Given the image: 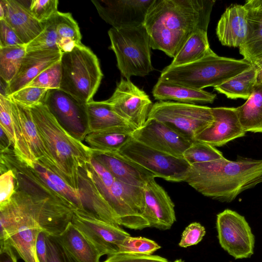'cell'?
Masks as SVG:
<instances>
[{"instance_id": "d6a6232c", "label": "cell", "mask_w": 262, "mask_h": 262, "mask_svg": "<svg viewBox=\"0 0 262 262\" xmlns=\"http://www.w3.org/2000/svg\"><path fill=\"white\" fill-rule=\"evenodd\" d=\"M257 72L254 66L224 83L214 90L232 99H247L257 83Z\"/></svg>"}, {"instance_id": "d6986e66", "label": "cell", "mask_w": 262, "mask_h": 262, "mask_svg": "<svg viewBox=\"0 0 262 262\" xmlns=\"http://www.w3.org/2000/svg\"><path fill=\"white\" fill-rule=\"evenodd\" d=\"M92 156L116 179L129 185L144 187L152 178V173L125 158L118 151L92 149Z\"/></svg>"}, {"instance_id": "836d02e7", "label": "cell", "mask_w": 262, "mask_h": 262, "mask_svg": "<svg viewBox=\"0 0 262 262\" xmlns=\"http://www.w3.org/2000/svg\"><path fill=\"white\" fill-rule=\"evenodd\" d=\"M54 18L58 36L57 45L61 53L69 52L75 46L82 44L79 27L70 13L58 11Z\"/></svg>"}, {"instance_id": "c3c4849f", "label": "cell", "mask_w": 262, "mask_h": 262, "mask_svg": "<svg viewBox=\"0 0 262 262\" xmlns=\"http://www.w3.org/2000/svg\"><path fill=\"white\" fill-rule=\"evenodd\" d=\"M13 249L7 243H1L0 262H17Z\"/></svg>"}, {"instance_id": "f5cc1de1", "label": "cell", "mask_w": 262, "mask_h": 262, "mask_svg": "<svg viewBox=\"0 0 262 262\" xmlns=\"http://www.w3.org/2000/svg\"><path fill=\"white\" fill-rule=\"evenodd\" d=\"M173 262H184L183 260L181 259H178L174 260Z\"/></svg>"}, {"instance_id": "7bdbcfd3", "label": "cell", "mask_w": 262, "mask_h": 262, "mask_svg": "<svg viewBox=\"0 0 262 262\" xmlns=\"http://www.w3.org/2000/svg\"><path fill=\"white\" fill-rule=\"evenodd\" d=\"M205 228L200 223L193 222L190 224L183 231L179 245L187 248L197 245L205 235Z\"/></svg>"}, {"instance_id": "2e32d148", "label": "cell", "mask_w": 262, "mask_h": 262, "mask_svg": "<svg viewBox=\"0 0 262 262\" xmlns=\"http://www.w3.org/2000/svg\"><path fill=\"white\" fill-rule=\"evenodd\" d=\"M154 0H92L100 17L115 29L144 25Z\"/></svg>"}, {"instance_id": "8fae6325", "label": "cell", "mask_w": 262, "mask_h": 262, "mask_svg": "<svg viewBox=\"0 0 262 262\" xmlns=\"http://www.w3.org/2000/svg\"><path fill=\"white\" fill-rule=\"evenodd\" d=\"M43 104L71 136L84 140L90 133L86 104L60 89L49 90Z\"/></svg>"}, {"instance_id": "8992f818", "label": "cell", "mask_w": 262, "mask_h": 262, "mask_svg": "<svg viewBox=\"0 0 262 262\" xmlns=\"http://www.w3.org/2000/svg\"><path fill=\"white\" fill-rule=\"evenodd\" d=\"M60 90L86 104L93 100L103 77L99 60L82 43L62 53Z\"/></svg>"}, {"instance_id": "4dcf8cb0", "label": "cell", "mask_w": 262, "mask_h": 262, "mask_svg": "<svg viewBox=\"0 0 262 262\" xmlns=\"http://www.w3.org/2000/svg\"><path fill=\"white\" fill-rule=\"evenodd\" d=\"M86 104L90 133L120 126L134 128L116 113L106 100H93Z\"/></svg>"}, {"instance_id": "ee69618b", "label": "cell", "mask_w": 262, "mask_h": 262, "mask_svg": "<svg viewBox=\"0 0 262 262\" xmlns=\"http://www.w3.org/2000/svg\"><path fill=\"white\" fill-rule=\"evenodd\" d=\"M0 191V207H2L10 202L15 191V175L12 170H8L1 174Z\"/></svg>"}, {"instance_id": "f35d334b", "label": "cell", "mask_w": 262, "mask_h": 262, "mask_svg": "<svg viewBox=\"0 0 262 262\" xmlns=\"http://www.w3.org/2000/svg\"><path fill=\"white\" fill-rule=\"evenodd\" d=\"M47 89L38 87H25L9 96L14 102L26 107L31 108L43 103Z\"/></svg>"}, {"instance_id": "4316f807", "label": "cell", "mask_w": 262, "mask_h": 262, "mask_svg": "<svg viewBox=\"0 0 262 262\" xmlns=\"http://www.w3.org/2000/svg\"><path fill=\"white\" fill-rule=\"evenodd\" d=\"M55 237L78 262H100L102 256L72 222Z\"/></svg>"}, {"instance_id": "7dc6e473", "label": "cell", "mask_w": 262, "mask_h": 262, "mask_svg": "<svg viewBox=\"0 0 262 262\" xmlns=\"http://www.w3.org/2000/svg\"><path fill=\"white\" fill-rule=\"evenodd\" d=\"M46 234L40 231L36 243V254L38 262H48Z\"/></svg>"}, {"instance_id": "7402d4cb", "label": "cell", "mask_w": 262, "mask_h": 262, "mask_svg": "<svg viewBox=\"0 0 262 262\" xmlns=\"http://www.w3.org/2000/svg\"><path fill=\"white\" fill-rule=\"evenodd\" d=\"M248 11L245 5L232 4L226 8L217 24L216 34L222 45L239 47L248 34Z\"/></svg>"}, {"instance_id": "bcb514c9", "label": "cell", "mask_w": 262, "mask_h": 262, "mask_svg": "<svg viewBox=\"0 0 262 262\" xmlns=\"http://www.w3.org/2000/svg\"><path fill=\"white\" fill-rule=\"evenodd\" d=\"M25 45L5 19H0V48Z\"/></svg>"}, {"instance_id": "ac0fdd59", "label": "cell", "mask_w": 262, "mask_h": 262, "mask_svg": "<svg viewBox=\"0 0 262 262\" xmlns=\"http://www.w3.org/2000/svg\"><path fill=\"white\" fill-rule=\"evenodd\" d=\"M144 216L150 227L161 230L171 228L176 221L174 204L164 189L152 178L143 187Z\"/></svg>"}, {"instance_id": "ffe728a7", "label": "cell", "mask_w": 262, "mask_h": 262, "mask_svg": "<svg viewBox=\"0 0 262 262\" xmlns=\"http://www.w3.org/2000/svg\"><path fill=\"white\" fill-rule=\"evenodd\" d=\"M59 49L26 52L14 78L6 86V96L26 87L42 71L60 60Z\"/></svg>"}, {"instance_id": "e575fe53", "label": "cell", "mask_w": 262, "mask_h": 262, "mask_svg": "<svg viewBox=\"0 0 262 262\" xmlns=\"http://www.w3.org/2000/svg\"><path fill=\"white\" fill-rule=\"evenodd\" d=\"M26 52V45L0 48V76L7 84L16 75Z\"/></svg>"}, {"instance_id": "30bf717a", "label": "cell", "mask_w": 262, "mask_h": 262, "mask_svg": "<svg viewBox=\"0 0 262 262\" xmlns=\"http://www.w3.org/2000/svg\"><path fill=\"white\" fill-rule=\"evenodd\" d=\"M125 158L166 181L184 182L190 164L177 157L148 147L133 137L118 151Z\"/></svg>"}, {"instance_id": "277c9868", "label": "cell", "mask_w": 262, "mask_h": 262, "mask_svg": "<svg viewBox=\"0 0 262 262\" xmlns=\"http://www.w3.org/2000/svg\"><path fill=\"white\" fill-rule=\"evenodd\" d=\"M87 166L99 192L113 211L118 225L140 230L150 227L144 216L143 187L117 180L92 156Z\"/></svg>"}, {"instance_id": "db71d44e", "label": "cell", "mask_w": 262, "mask_h": 262, "mask_svg": "<svg viewBox=\"0 0 262 262\" xmlns=\"http://www.w3.org/2000/svg\"><path fill=\"white\" fill-rule=\"evenodd\" d=\"M261 3H262V0H261Z\"/></svg>"}, {"instance_id": "d4e9b609", "label": "cell", "mask_w": 262, "mask_h": 262, "mask_svg": "<svg viewBox=\"0 0 262 262\" xmlns=\"http://www.w3.org/2000/svg\"><path fill=\"white\" fill-rule=\"evenodd\" d=\"M5 20L14 30L25 45L36 38L43 30L45 23L36 19L29 7L19 1L5 0Z\"/></svg>"}, {"instance_id": "5bb4252c", "label": "cell", "mask_w": 262, "mask_h": 262, "mask_svg": "<svg viewBox=\"0 0 262 262\" xmlns=\"http://www.w3.org/2000/svg\"><path fill=\"white\" fill-rule=\"evenodd\" d=\"M73 225L101 256L118 253L124 239L130 234L119 225L91 217L75 211Z\"/></svg>"}, {"instance_id": "ba28073f", "label": "cell", "mask_w": 262, "mask_h": 262, "mask_svg": "<svg viewBox=\"0 0 262 262\" xmlns=\"http://www.w3.org/2000/svg\"><path fill=\"white\" fill-rule=\"evenodd\" d=\"M111 49L122 76L129 79L133 76L144 77L154 70L151 60L149 35L144 25L108 31Z\"/></svg>"}, {"instance_id": "74e56055", "label": "cell", "mask_w": 262, "mask_h": 262, "mask_svg": "<svg viewBox=\"0 0 262 262\" xmlns=\"http://www.w3.org/2000/svg\"><path fill=\"white\" fill-rule=\"evenodd\" d=\"M160 248L161 246L152 240L129 235L120 245L118 252L136 255H150Z\"/></svg>"}, {"instance_id": "e0dca14e", "label": "cell", "mask_w": 262, "mask_h": 262, "mask_svg": "<svg viewBox=\"0 0 262 262\" xmlns=\"http://www.w3.org/2000/svg\"><path fill=\"white\" fill-rule=\"evenodd\" d=\"M212 113V123L197 135L194 140L221 147L245 136L246 132L239 121L236 107H213Z\"/></svg>"}, {"instance_id": "cb8c5ba5", "label": "cell", "mask_w": 262, "mask_h": 262, "mask_svg": "<svg viewBox=\"0 0 262 262\" xmlns=\"http://www.w3.org/2000/svg\"><path fill=\"white\" fill-rule=\"evenodd\" d=\"M248 11V34L239 52L254 65L262 60V3L261 0L247 1L244 4Z\"/></svg>"}, {"instance_id": "6da1fadb", "label": "cell", "mask_w": 262, "mask_h": 262, "mask_svg": "<svg viewBox=\"0 0 262 262\" xmlns=\"http://www.w3.org/2000/svg\"><path fill=\"white\" fill-rule=\"evenodd\" d=\"M214 0H154L144 25L151 48L174 58L198 29L207 30Z\"/></svg>"}, {"instance_id": "83f0119b", "label": "cell", "mask_w": 262, "mask_h": 262, "mask_svg": "<svg viewBox=\"0 0 262 262\" xmlns=\"http://www.w3.org/2000/svg\"><path fill=\"white\" fill-rule=\"evenodd\" d=\"M130 126H116L89 133L84 141L93 150L119 151L132 137Z\"/></svg>"}, {"instance_id": "3957f363", "label": "cell", "mask_w": 262, "mask_h": 262, "mask_svg": "<svg viewBox=\"0 0 262 262\" xmlns=\"http://www.w3.org/2000/svg\"><path fill=\"white\" fill-rule=\"evenodd\" d=\"M31 112L45 146L60 175L78 190L79 169L90 161L92 149L71 136L43 103Z\"/></svg>"}, {"instance_id": "484cf974", "label": "cell", "mask_w": 262, "mask_h": 262, "mask_svg": "<svg viewBox=\"0 0 262 262\" xmlns=\"http://www.w3.org/2000/svg\"><path fill=\"white\" fill-rule=\"evenodd\" d=\"M152 94L159 101L173 100L177 102L194 104L212 103L216 94L203 90H197L174 83L159 78L155 85Z\"/></svg>"}, {"instance_id": "f907efd6", "label": "cell", "mask_w": 262, "mask_h": 262, "mask_svg": "<svg viewBox=\"0 0 262 262\" xmlns=\"http://www.w3.org/2000/svg\"><path fill=\"white\" fill-rule=\"evenodd\" d=\"M255 67L257 72V83L262 82V60L253 65Z\"/></svg>"}, {"instance_id": "f6af8a7d", "label": "cell", "mask_w": 262, "mask_h": 262, "mask_svg": "<svg viewBox=\"0 0 262 262\" xmlns=\"http://www.w3.org/2000/svg\"><path fill=\"white\" fill-rule=\"evenodd\" d=\"M103 262H170L166 258L156 255H136L116 253L107 256Z\"/></svg>"}, {"instance_id": "816d5d0a", "label": "cell", "mask_w": 262, "mask_h": 262, "mask_svg": "<svg viewBox=\"0 0 262 262\" xmlns=\"http://www.w3.org/2000/svg\"><path fill=\"white\" fill-rule=\"evenodd\" d=\"M6 15V2L5 0L0 2V19H4Z\"/></svg>"}, {"instance_id": "8d00e7d4", "label": "cell", "mask_w": 262, "mask_h": 262, "mask_svg": "<svg viewBox=\"0 0 262 262\" xmlns=\"http://www.w3.org/2000/svg\"><path fill=\"white\" fill-rule=\"evenodd\" d=\"M58 36L54 16L45 23L42 31L30 42L26 45V52L59 49Z\"/></svg>"}, {"instance_id": "5b68a950", "label": "cell", "mask_w": 262, "mask_h": 262, "mask_svg": "<svg viewBox=\"0 0 262 262\" xmlns=\"http://www.w3.org/2000/svg\"><path fill=\"white\" fill-rule=\"evenodd\" d=\"M244 59L222 57L213 52L186 65L165 67L159 78L197 90L215 87L252 67Z\"/></svg>"}, {"instance_id": "681fc988", "label": "cell", "mask_w": 262, "mask_h": 262, "mask_svg": "<svg viewBox=\"0 0 262 262\" xmlns=\"http://www.w3.org/2000/svg\"><path fill=\"white\" fill-rule=\"evenodd\" d=\"M0 150L4 152L10 148L12 143L5 131L0 127Z\"/></svg>"}, {"instance_id": "f1b7e54d", "label": "cell", "mask_w": 262, "mask_h": 262, "mask_svg": "<svg viewBox=\"0 0 262 262\" xmlns=\"http://www.w3.org/2000/svg\"><path fill=\"white\" fill-rule=\"evenodd\" d=\"M12 101L14 104L26 142L32 156L35 160L49 162L56 167L45 146L30 108Z\"/></svg>"}, {"instance_id": "603a6c76", "label": "cell", "mask_w": 262, "mask_h": 262, "mask_svg": "<svg viewBox=\"0 0 262 262\" xmlns=\"http://www.w3.org/2000/svg\"><path fill=\"white\" fill-rule=\"evenodd\" d=\"M27 165L50 189L72 206L75 211H83L79 191L66 181L54 165L39 160H35Z\"/></svg>"}, {"instance_id": "1f68e13d", "label": "cell", "mask_w": 262, "mask_h": 262, "mask_svg": "<svg viewBox=\"0 0 262 262\" xmlns=\"http://www.w3.org/2000/svg\"><path fill=\"white\" fill-rule=\"evenodd\" d=\"M236 110L246 132L262 133V82L255 84L251 96Z\"/></svg>"}, {"instance_id": "7c38bea8", "label": "cell", "mask_w": 262, "mask_h": 262, "mask_svg": "<svg viewBox=\"0 0 262 262\" xmlns=\"http://www.w3.org/2000/svg\"><path fill=\"white\" fill-rule=\"evenodd\" d=\"M216 229L220 245L235 259L253 254L254 236L244 216L225 209L217 215Z\"/></svg>"}, {"instance_id": "f546056e", "label": "cell", "mask_w": 262, "mask_h": 262, "mask_svg": "<svg viewBox=\"0 0 262 262\" xmlns=\"http://www.w3.org/2000/svg\"><path fill=\"white\" fill-rule=\"evenodd\" d=\"M213 52L209 46L207 30L198 29L187 39L168 66L174 67L191 63Z\"/></svg>"}, {"instance_id": "d590c367", "label": "cell", "mask_w": 262, "mask_h": 262, "mask_svg": "<svg viewBox=\"0 0 262 262\" xmlns=\"http://www.w3.org/2000/svg\"><path fill=\"white\" fill-rule=\"evenodd\" d=\"M183 158L191 165L212 161L224 157L215 147L204 142L194 140L184 151Z\"/></svg>"}, {"instance_id": "7a4b0ae2", "label": "cell", "mask_w": 262, "mask_h": 262, "mask_svg": "<svg viewBox=\"0 0 262 262\" xmlns=\"http://www.w3.org/2000/svg\"><path fill=\"white\" fill-rule=\"evenodd\" d=\"M184 182L204 196L229 203L262 183V160L230 161L224 157L194 163Z\"/></svg>"}, {"instance_id": "4fadbf2b", "label": "cell", "mask_w": 262, "mask_h": 262, "mask_svg": "<svg viewBox=\"0 0 262 262\" xmlns=\"http://www.w3.org/2000/svg\"><path fill=\"white\" fill-rule=\"evenodd\" d=\"M114 111L135 129L145 123L152 105L149 96L129 79L122 78L106 100Z\"/></svg>"}, {"instance_id": "9a60e30c", "label": "cell", "mask_w": 262, "mask_h": 262, "mask_svg": "<svg viewBox=\"0 0 262 262\" xmlns=\"http://www.w3.org/2000/svg\"><path fill=\"white\" fill-rule=\"evenodd\" d=\"M132 136L148 147L177 157H183L193 142L155 119H147L142 127L133 132Z\"/></svg>"}, {"instance_id": "60d3db41", "label": "cell", "mask_w": 262, "mask_h": 262, "mask_svg": "<svg viewBox=\"0 0 262 262\" xmlns=\"http://www.w3.org/2000/svg\"><path fill=\"white\" fill-rule=\"evenodd\" d=\"M57 0H32L29 9L38 21L45 23L52 18L58 11Z\"/></svg>"}, {"instance_id": "52a82bcc", "label": "cell", "mask_w": 262, "mask_h": 262, "mask_svg": "<svg viewBox=\"0 0 262 262\" xmlns=\"http://www.w3.org/2000/svg\"><path fill=\"white\" fill-rule=\"evenodd\" d=\"M0 224L1 243H7L25 262H38L36 243L42 230L30 209L12 198L0 207Z\"/></svg>"}, {"instance_id": "9c48e42d", "label": "cell", "mask_w": 262, "mask_h": 262, "mask_svg": "<svg viewBox=\"0 0 262 262\" xmlns=\"http://www.w3.org/2000/svg\"><path fill=\"white\" fill-rule=\"evenodd\" d=\"M147 119L162 122L192 141L213 121L211 107L170 101L152 104Z\"/></svg>"}, {"instance_id": "b9f144b4", "label": "cell", "mask_w": 262, "mask_h": 262, "mask_svg": "<svg viewBox=\"0 0 262 262\" xmlns=\"http://www.w3.org/2000/svg\"><path fill=\"white\" fill-rule=\"evenodd\" d=\"M48 262H78L54 236L46 235Z\"/></svg>"}, {"instance_id": "44dd1931", "label": "cell", "mask_w": 262, "mask_h": 262, "mask_svg": "<svg viewBox=\"0 0 262 262\" xmlns=\"http://www.w3.org/2000/svg\"><path fill=\"white\" fill-rule=\"evenodd\" d=\"M87 164L79 169L78 191L82 200L83 211L77 212L118 225L113 211L97 187Z\"/></svg>"}, {"instance_id": "ab89813d", "label": "cell", "mask_w": 262, "mask_h": 262, "mask_svg": "<svg viewBox=\"0 0 262 262\" xmlns=\"http://www.w3.org/2000/svg\"><path fill=\"white\" fill-rule=\"evenodd\" d=\"M61 78L60 61L42 71L26 87H38L48 90L59 89Z\"/></svg>"}]
</instances>
